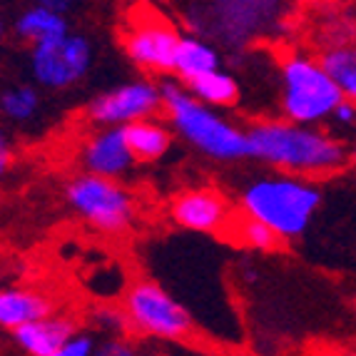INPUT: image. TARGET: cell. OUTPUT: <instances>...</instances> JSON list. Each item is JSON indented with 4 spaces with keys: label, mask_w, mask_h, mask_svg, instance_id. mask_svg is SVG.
Wrapping results in <instances>:
<instances>
[{
    "label": "cell",
    "mask_w": 356,
    "mask_h": 356,
    "mask_svg": "<svg viewBox=\"0 0 356 356\" xmlns=\"http://www.w3.org/2000/svg\"><path fill=\"white\" fill-rule=\"evenodd\" d=\"M247 160L267 170L324 179L349 165V145L327 125H304L277 115L247 127Z\"/></svg>",
    "instance_id": "1"
},
{
    "label": "cell",
    "mask_w": 356,
    "mask_h": 356,
    "mask_svg": "<svg viewBox=\"0 0 356 356\" xmlns=\"http://www.w3.org/2000/svg\"><path fill=\"white\" fill-rule=\"evenodd\" d=\"M321 204L324 192L319 179L280 170L254 175L242 184L237 195V212L267 225L282 242L304 237L314 225Z\"/></svg>",
    "instance_id": "2"
},
{
    "label": "cell",
    "mask_w": 356,
    "mask_h": 356,
    "mask_svg": "<svg viewBox=\"0 0 356 356\" xmlns=\"http://www.w3.org/2000/svg\"><path fill=\"white\" fill-rule=\"evenodd\" d=\"M160 85L162 115L187 147L217 165L247 160V127L227 118V110L195 97L190 88L175 77L167 75Z\"/></svg>",
    "instance_id": "3"
},
{
    "label": "cell",
    "mask_w": 356,
    "mask_h": 356,
    "mask_svg": "<svg viewBox=\"0 0 356 356\" xmlns=\"http://www.w3.org/2000/svg\"><path fill=\"white\" fill-rule=\"evenodd\" d=\"M341 90L332 80L319 55L289 50L280 60V115L304 125H327Z\"/></svg>",
    "instance_id": "4"
},
{
    "label": "cell",
    "mask_w": 356,
    "mask_h": 356,
    "mask_svg": "<svg viewBox=\"0 0 356 356\" xmlns=\"http://www.w3.org/2000/svg\"><path fill=\"white\" fill-rule=\"evenodd\" d=\"M127 332L162 344H184L197 334L192 312L157 280H135L120 297Z\"/></svg>",
    "instance_id": "5"
},
{
    "label": "cell",
    "mask_w": 356,
    "mask_h": 356,
    "mask_svg": "<svg viewBox=\"0 0 356 356\" xmlns=\"http://www.w3.org/2000/svg\"><path fill=\"white\" fill-rule=\"evenodd\" d=\"M65 202L77 220L102 237H122L137 222V200L122 179L80 172L67 179Z\"/></svg>",
    "instance_id": "6"
},
{
    "label": "cell",
    "mask_w": 356,
    "mask_h": 356,
    "mask_svg": "<svg viewBox=\"0 0 356 356\" xmlns=\"http://www.w3.org/2000/svg\"><path fill=\"white\" fill-rule=\"evenodd\" d=\"M95 48L83 33H63L58 38L30 45V80L48 92H67L77 88L92 70Z\"/></svg>",
    "instance_id": "7"
},
{
    "label": "cell",
    "mask_w": 356,
    "mask_h": 356,
    "mask_svg": "<svg viewBox=\"0 0 356 356\" xmlns=\"http://www.w3.org/2000/svg\"><path fill=\"white\" fill-rule=\"evenodd\" d=\"M152 115H162V85L152 75L122 80L85 105V118L92 127H125Z\"/></svg>",
    "instance_id": "8"
},
{
    "label": "cell",
    "mask_w": 356,
    "mask_h": 356,
    "mask_svg": "<svg viewBox=\"0 0 356 356\" xmlns=\"http://www.w3.org/2000/svg\"><path fill=\"white\" fill-rule=\"evenodd\" d=\"M179 38L182 33L170 20L154 13H145L137 20H132L130 28L125 30L122 50L140 72L152 77H167L172 75Z\"/></svg>",
    "instance_id": "9"
},
{
    "label": "cell",
    "mask_w": 356,
    "mask_h": 356,
    "mask_svg": "<svg viewBox=\"0 0 356 356\" xmlns=\"http://www.w3.org/2000/svg\"><path fill=\"white\" fill-rule=\"evenodd\" d=\"M167 217L182 232L217 237L229 232L234 222V204L225 192L214 187H187L170 200Z\"/></svg>",
    "instance_id": "10"
},
{
    "label": "cell",
    "mask_w": 356,
    "mask_h": 356,
    "mask_svg": "<svg viewBox=\"0 0 356 356\" xmlns=\"http://www.w3.org/2000/svg\"><path fill=\"white\" fill-rule=\"evenodd\" d=\"M77 162L83 172L102 177L125 179L135 170V157L130 152L122 127H92L77 145Z\"/></svg>",
    "instance_id": "11"
},
{
    "label": "cell",
    "mask_w": 356,
    "mask_h": 356,
    "mask_svg": "<svg viewBox=\"0 0 356 356\" xmlns=\"http://www.w3.org/2000/svg\"><path fill=\"white\" fill-rule=\"evenodd\" d=\"M75 321L65 314H50L33 319L10 332V341L25 356H60L67 337L75 332Z\"/></svg>",
    "instance_id": "12"
},
{
    "label": "cell",
    "mask_w": 356,
    "mask_h": 356,
    "mask_svg": "<svg viewBox=\"0 0 356 356\" xmlns=\"http://www.w3.org/2000/svg\"><path fill=\"white\" fill-rule=\"evenodd\" d=\"M122 130H125L127 145H130V152L137 165H152V162L165 160L167 154L172 152L175 140H177L172 125L160 115L130 122Z\"/></svg>",
    "instance_id": "13"
},
{
    "label": "cell",
    "mask_w": 356,
    "mask_h": 356,
    "mask_svg": "<svg viewBox=\"0 0 356 356\" xmlns=\"http://www.w3.org/2000/svg\"><path fill=\"white\" fill-rule=\"evenodd\" d=\"M55 312L53 297L35 286H0V332H15L23 324Z\"/></svg>",
    "instance_id": "14"
},
{
    "label": "cell",
    "mask_w": 356,
    "mask_h": 356,
    "mask_svg": "<svg viewBox=\"0 0 356 356\" xmlns=\"http://www.w3.org/2000/svg\"><path fill=\"white\" fill-rule=\"evenodd\" d=\"M222 67V55L212 42L200 35H182L179 38L177 53H175L172 77L182 85H190L197 77Z\"/></svg>",
    "instance_id": "15"
},
{
    "label": "cell",
    "mask_w": 356,
    "mask_h": 356,
    "mask_svg": "<svg viewBox=\"0 0 356 356\" xmlns=\"http://www.w3.org/2000/svg\"><path fill=\"white\" fill-rule=\"evenodd\" d=\"M10 30L13 35L30 48L35 42L50 40V38H58L63 33H67L70 23H67V15H63V13L33 3L30 8H25V10H20L15 15Z\"/></svg>",
    "instance_id": "16"
},
{
    "label": "cell",
    "mask_w": 356,
    "mask_h": 356,
    "mask_svg": "<svg viewBox=\"0 0 356 356\" xmlns=\"http://www.w3.org/2000/svg\"><path fill=\"white\" fill-rule=\"evenodd\" d=\"M42 90L35 83H15L0 92V118L8 125L25 127L42 113Z\"/></svg>",
    "instance_id": "17"
},
{
    "label": "cell",
    "mask_w": 356,
    "mask_h": 356,
    "mask_svg": "<svg viewBox=\"0 0 356 356\" xmlns=\"http://www.w3.org/2000/svg\"><path fill=\"white\" fill-rule=\"evenodd\" d=\"M187 88L195 97H200L212 107H220V110H234L242 102V85L225 67H217L207 75L197 77Z\"/></svg>",
    "instance_id": "18"
},
{
    "label": "cell",
    "mask_w": 356,
    "mask_h": 356,
    "mask_svg": "<svg viewBox=\"0 0 356 356\" xmlns=\"http://www.w3.org/2000/svg\"><path fill=\"white\" fill-rule=\"evenodd\" d=\"M319 60L341 90L344 100L356 102V42H332L319 53Z\"/></svg>",
    "instance_id": "19"
},
{
    "label": "cell",
    "mask_w": 356,
    "mask_h": 356,
    "mask_svg": "<svg viewBox=\"0 0 356 356\" xmlns=\"http://www.w3.org/2000/svg\"><path fill=\"white\" fill-rule=\"evenodd\" d=\"M127 284H130V282H127V274L118 261L97 264V267H92V272L88 274V280H85V289L95 299H102V302H113V299L122 297Z\"/></svg>",
    "instance_id": "20"
},
{
    "label": "cell",
    "mask_w": 356,
    "mask_h": 356,
    "mask_svg": "<svg viewBox=\"0 0 356 356\" xmlns=\"http://www.w3.org/2000/svg\"><path fill=\"white\" fill-rule=\"evenodd\" d=\"M239 247L250 252H272L282 244V239L269 229L267 225H261L257 220H250V217H242V220H234L227 232Z\"/></svg>",
    "instance_id": "21"
},
{
    "label": "cell",
    "mask_w": 356,
    "mask_h": 356,
    "mask_svg": "<svg viewBox=\"0 0 356 356\" xmlns=\"http://www.w3.org/2000/svg\"><path fill=\"white\" fill-rule=\"evenodd\" d=\"M90 329L95 334H100V339L105 337H118V334H130L127 332V321L122 309L115 304H100L90 316Z\"/></svg>",
    "instance_id": "22"
},
{
    "label": "cell",
    "mask_w": 356,
    "mask_h": 356,
    "mask_svg": "<svg viewBox=\"0 0 356 356\" xmlns=\"http://www.w3.org/2000/svg\"><path fill=\"white\" fill-rule=\"evenodd\" d=\"M97 349H100V334H95L92 329H75L67 337L60 356H95Z\"/></svg>",
    "instance_id": "23"
},
{
    "label": "cell",
    "mask_w": 356,
    "mask_h": 356,
    "mask_svg": "<svg viewBox=\"0 0 356 356\" xmlns=\"http://www.w3.org/2000/svg\"><path fill=\"white\" fill-rule=\"evenodd\" d=\"M97 354L100 356H132V354H140V349L127 339V334H118V337L100 339Z\"/></svg>",
    "instance_id": "24"
},
{
    "label": "cell",
    "mask_w": 356,
    "mask_h": 356,
    "mask_svg": "<svg viewBox=\"0 0 356 356\" xmlns=\"http://www.w3.org/2000/svg\"><path fill=\"white\" fill-rule=\"evenodd\" d=\"M13 167H15V145H13L10 132L0 125V182H6Z\"/></svg>",
    "instance_id": "25"
},
{
    "label": "cell",
    "mask_w": 356,
    "mask_h": 356,
    "mask_svg": "<svg viewBox=\"0 0 356 356\" xmlns=\"http://www.w3.org/2000/svg\"><path fill=\"white\" fill-rule=\"evenodd\" d=\"M329 122H332L337 130H356V102L341 100L337 105V110L332 113Z\"/></svg>",
    "instance_id": "26"
},
{
    "label": "cell",
    "mask_w": 356,
    "mask_h": 356,
    "mask_svg": "<svg viewBox=\"0 0 356 356\" xmlns=\"http://www.w3.org/2000/svg\"><path fill=\"white\" fill-rule=\"evenodd\" d=\"M33 3H38V6H45V8H53V10L67 15V13L75 10L80 0H33Z\"/></svg>",
    "instance_id": "27"
},
{
    "label": "cell",
    "mask_w": 356,
    "mask_h": 356,
    "mask_svg": "<svg viewBox=\"0 0 356 356\" xmlns=\"http://www.w3.org/2000/svg\"><path fill=\"white\" fill-rule=\"evenodd\" d=\"M6 33H8V23H6V15H3V10H0V42H3Z\"/></svg>",
    "instance_id": "28"
},
{
    "label": "cell",
    "mask_w": 356,
    "mask_h": 356,
    "mask_svg": "<svg viewBox=\"0 0 356 356\" xmlns=\"http://www.w3.org/2000/svg\"><path fill=\"white\" fill-rule=\"evenodd\" d=\"M349 162H354V165H356V143L349 147Z\"/></svg>",
    "instance_id": "29"
},
{
    "label": "cell",
    "mask_w": 356,
    "mask_h": 356,
    "mask_svg": "<svg viewBox=\"0 0 356 356\" xmlns=\"http://www.w3.org/2000/svg\"><path fill=\"white\" fill-rule=\"evenodd\" d=\"M327 3H344V0H327Z\"/></svg>",
    "instance_id": "30"
}]
</instances>
